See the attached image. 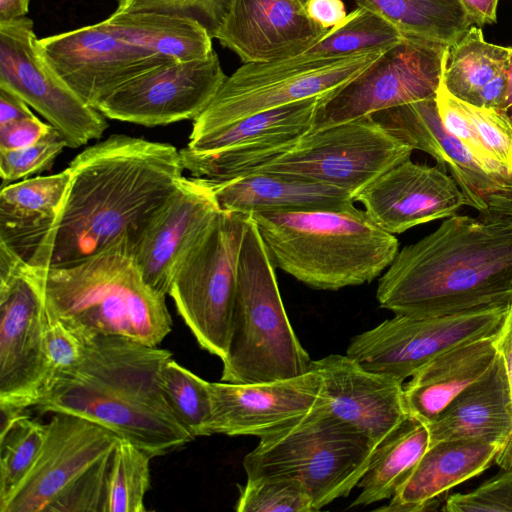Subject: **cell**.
<instances>
[{
    "label": "cell",
    "instance_id": "6da1fadb",
    "mask_svg": "<svg viewBox=\"0 0 512 512\" xmlns=\"http://www.w3.org/2000/svg\"><path fill=\"white\" fill-rule=\"evenodd\" d=\"M62 210L29 264L72 265L122 239L131 245L183 177L171 144L113 134L79 153Z\"/></svg>",
    "mask_w": 512,
    "mask_h": 512
},
{
    "label": "cell",
    "instance_id": "7a4b0ae2",
    "mask_svg": "<svg viewBox=\"0 0 512 512\" xmlns=\"http://www.w3.org/2000/svg\"><path fill=\"white\" fill-rule=\"evenodd\" d=\"M376 298L395 314L439 316L512 303V225L452 215L398 251Z\"/></svg>",
    "mask_w": 512,
    "mask_h": 512
},
{
    "label": "cell",
    "instance_id": "3957f363",
    "mask_svg": "<svg viewBox=\"0 0 512 512\" xmlns=\"http://www.w3.org/2000/svg\"><path fill=\"white\" fill-rule=\"evenodd\" d=\"M172 353L121 336L97 335L82 359L57 374L35 409L69 413L100 424L152 458L173 452L195 438L174 415L160 384Z\"/></svg>",
    "mask_w": 512,
    "mask_h": 512
},
{
    "label": "cell",
    "instance_id": "277c9868",
    "mask_svg": "<svg viewBox=\"0 0 512 512\" xmlns=\"http://www.w3.org/2000/svg\"><path fill=\"white\" fill-rule=\"evenodd\" d=\"M250 216L274 265L313 289L369 283L399 251L398 239L353 203Z\"/></svg>",
    "mask_w": 512,
    "mask_h": 512
},
{
    "label": "cell",
    "instance_id": "5b68a950",
    "mask_svg": "<svg viewBox=\"0 0 512 512\" xmlns=\"http://www.w3.org/2000/svg\"><path fill=\"white\" fill-rule=\"evenodd\" d=\"M125 238L80 262L50 268L47 308L85 341L121 336L158 346L172 330L165 295L142 277Z\"/></svg>",
    "mask_w": 512,
    "mask_h": 512
},
{
    "label": "cell",
    "instance_id": "8992f818",
    "mask_svg": "<svg viewBox=\"0 0 512 512\" xmlns=\"http://www.w3.org/2000/svg\"><path fill=\"white\" fill-rule=\"evenodd\" d=\"M274 268L250 216L239 255L232 332L228 354L222 361V382H269L310 370L312 360L289 322Z\"/></svg>",
    "mask_w": 512,
    "mask_h": 512
},
{
    "label": "cell",
    "instance_id": "52a82bcc",
    "mask_svg": "<svg viewBox=\"0 0 512 512\" xmlns=\"http://www.w3.org/2000/svg\"><path fill=\"white\" fill-rule=\"evenodd\" d=\"M376 447L333 417L322 400L293 424L260 438L243 459L247 478L286 477L301 483L316 511L346 497L364 475Z\"/></svg>",
    "mask_w": 512,
    "mask_h": 512
},
{
    "label": "cell",
    "instance_id": "ba28073f",
    "mask_svg": "<svg viewBox=\"0 0 512 512\" xmlns=\"http://www.w3.org/2000/svg\"><path fill=\"white\" fill-rule=\"evenodd\" d=\"M31 471L0 512H102L121 437L69 413H53Z\"/></svg>",
    "mask_w": 512,
    "mask_h": 512
},
{
    "label": "cell",
    "instance_id": "9c48e42d",
    "mask_svg": "<svg viewBox=\"0 0 512 512\" xmlns=\"http://www.w3.org/2000/svg\"><path fill=\"white\" fill-rule=\"evenodd\" d=\"M388 49H369L348 56L244 63L226 80L206 109L193 120L189 140L245 117L342 87L373 65Z\"/></svg>",
    "mask_w": 512,
    "mask_h": 512
},
{
    "label": "cell",
    "instance_id": "30bf717a",
    "mask_svg": "<svg viewBox=\"0 0 512 512\" xmlns=\"http://www.w3.org/2000/svg\"><path fill=\"white\" fill-rule=\"evenodd\" d=\"M250 215L220 210L180 262L168 294L199 346L228 354L238 261Z\"/></svg>",
    "mask_w": 512,
    "mask_h": 512
},
{
    "label": "cell",
    "instance_id": "8fae6325",
    "mask_svg": "<svg viewBox=\"0 0 512 512\" xmlns=\"http://www.w3.org/2000/svg\"><path fill=\"white\" fill-rule=\"evenodd\" d=\"M47 271L0 242V403L24 411L48 381Z\"/></svg>",
    "mask_w": 512,
    "mask_h": 512
},
{
    "label": "cell",
    "instance_id": "7c38bea8",
    "mask_svg": "<svg viewBox=\"0 0 512 512\" xmlns=\"http://www.w3.org/2000/svg\"><path fill=\"white\" fill-rule=\"evenodd\" d=\"M412 152L410 146L366 116L309 132L286 152L248 172H271L325 183L349 192L355 202L366 186L410 159Z\"/></svg>",
    "mask_w": 512,
    "mask_h": 512
},
{
    "label": "cell",
    "instance_id": "4fadbf2b",
    "mask_svg": "<svg viewBox=\"0 0 512 512\" xmlns=\"http://www.w3.org/2000/svg\"><path fill=\"white\" fill-rule=\"evenodd\" d=\"M509 305L486 306L439 316L395 314L352 338L346 355L363 368L404 383L420 367L462 343L495 336Z\"/></svg>",
    "mask_w": 512,
    "mask_h": 512
},
{
    "label": "cell",
    "instance_id": "5bb4252c",
    "mask_svg": "<svg viewBox=\"0 0 512 512\" xmlns=\"http://www.w3.org/2000/svg\"><path fill=\"white\" fill-rule=\"evenodd\" d=\"M447 47L403 38L359 76L323 96L309 132L436 97Z\"/></svg>",
    "mask_w": 512,
    "mask_h": 512
},
{
    "label": "cell",
    "instance_id": "9a60e30c",
    "mask_svg": "<svg viewBox=\"0 0 512 512\" xmlns=\"http://www.w3.org/2000/svg\"><path fill=\"white\" fill-rule=\"evenodd\" d=\"M0 87L40 113L69 148L100 139L108 127L106 117L85 103L49 63L26 16L0 22Z\"/></svg>",
    "mask_w": 512,
    "mask_h": 512
},
{
    "label": "cell",
    "instance_id": "2e32d148",
    "mask_svg": "<svg viewBox=\"0 0 512 512\" xmlns=\"http://www.w3.org/2000/svg\"><path fill=\"white\" fill-rule=\"evenodd\" d=\"M322 97L266 110L189 140L180 150L184 169L193 177L224 180L278 157L309 133Z\"/></svg>",
    "mask_w": 512,
    "mask_h": 512
},
{
    "label": "cell",
    "instance_id": "e0dca14e",
    "mask_svg": "<svg viewBox=\"0 0 512 512\" xmlns=\"http://www.w3.org/2000/svg\"><path fill=\"white\" fill-rule=\"evenodd\" d=\"M226 78L213 50L205 58L169 62L133 78L96 109L106 118L148 127L195 120Z\"/></svg>",
    "mask_w": 512,
    "mask_h": 512
},
{
    "label": "cell",
    "instance_id": "ac0fdd59",
    "mask_svg": "<svg viewBox=\"0 0 512 512\" xmlns=\"http://www.w3.org/2000/svg\"><path fill=\"white\" fill-rule=\"evenodd\" d=\"M62 79L95 108L114 90L160 65L173 62L127 42L104 22L39 39Z\"/></svg>",
    "mask_w": 512,
    "mask_h": 512
},
{
    "label": "cell",
    "instance_id": "d6986e66",
    "mask_svg": "<svg viewBox=\"0 0 512 512\" xmlns=\"http://www.w3.org/2000/svg\"><path fill=\"white\" fill-rule=\"evenodd\" d=\"M220 210L204 178H181L131 249L142 277L152 289L165 296L168 294L180 262Z\"/></svg>",
    "mask_w": 512,
    "mask_h": 512
},
{
    "label": "cell",
    "instance_id": "ffe728a7",
    "mask_svg": "<svg viewBox=\"0 0 512 512\" xmlns=\"http://www.w3.org/2000/svg\"><path fill=\"white\" fill-rule=\"evenodd\" d=\"M209 390L211 435L262 438L293 424L322 400L321 376L312 368L297 377L269 382H209Z\"/></svg>",
    "mask_w": 512,
    "mask_h": 512
},
{
    "label": "cell",
    "instance_id": "44dd1931",
    "mask_svg": "<svg viewBox=\"0 0 512 512\" xmlns=\"http://www.w3.org/2000/svg\"><path fill=\"white\" fill-rule=\"evenodd\" d=\"M322 380L325 409L375 447L409 417L403 382L363 368L348 355L312 360Z\"/></svg>",
    "mask_w": 512,
    "mask_h": 512
},
{
    "label": "cell",
    "instance_id": "7402d4cb",
    "mask_svg": "<svg viewBox=\"0 0 512 512\" xmlns=\"http://www.w3.org/2000/svg\"><path fill=\"white\" fill-rule=\"evenodd\" d=\"M370 219L390 234L455 215L466 205L452 176L440 165L427 166L408 159L366 186L356 197Z\"/></svg>",
    "mask_w": 512,
    "mask_h": 512
},
{
    "label": "cell",
    "instance_id": "603a6c76",
    "mask_svg": "<svg viewBox=\"0 0 512 512\" xmlns=\"http://www.w3.org/2000/svg\"><path fill=\"white\" fill-rule=\"evenodd\" d=\"M327 30L298 0H232L214 38L244 63H260L299 55Z\"/></svg>",
    "mask_w": 512,
    "mask_h": 512
},
{
    "label": "cell",
    "instance_id": "cb8c5ba5",
    "mask_svg": "<svg viewBox=\"0 0 512 512\" xmlns=\"http://www.w3.org/2000/svg\"><path fill=\"white\" fill-rule=\"evenodd\" d=\"M372 118L390 135L431 155L437 164L449 169L461 189L466 205L480 213L489 199L511 181L486 172L464 144L443 126L436 97L378 111Z\"/></svg>",
    "mask_w": 512,
    "mask_h": 512
},
{
    "label": "cell",
    "instance_id": "d4e9b609",
    "mask_svg": "<svg viewBox=\"0 0 512 512\" xmlns=\"http://www.w3.org/2000/svg\"><path fill=\"white\" fill-rule=\"evenodd\" d=\"M500 446L465 440L441 441L429 446L402 480L389 504L376 510L420 512L439 509L440 496L482 474L494 461Z\"/></svg>",
    "mask_w": 512,
    "mask_h": 512
},
{
    "label": "cell",
    "instance_id": "484cf974",
    "mask_svg": "<svg viewBox=\"0 0 512 512\" xmlns=\"http://www.w3.org/2000/svg\"><path fill=\"white\" fill-rule=\"evenodd\" d=\"M205 180L222 210L245 215L354 203L350 193L338 187L278 173L251 171L224 180Z\"/></svg>",
    "mask_w": 512,
    "mask_h": 512
},
{
    "label": "cell",
    "instance_id": "4316f807",
    "mask_svg": "<svg viewBox=\"0 0 512 512\" xmlns=\"http://www.w3.org/2000/svg\"><path fill=\"white\" fill-rule=\"evenodd\" d=\"M430 445L465 440L502 443L512 434V394L498 353L492 368L427 424Z\"/></svg>",
    "mask_w": 512,
    "mask_h": 512
},
{
    "label": "cell",
    "instance_id": "83f0119b",
    "mask_svg": "<svg viewBox=\"0 0 512 512\" xmlns=\"http://www.w3.org/2000/svg\"><path fill=\"white\" fill-rule=\"evenodd\" d=\"M495 336L474 339L450 348L420 367L403 385L410 417L432 422L461 392L494 365Z\"/></svg>",
    "mask_w": 512,
    "mask_h": 512
},
{
    "label": "cell",
    "instance_id": "f1b7e54d",
    "mask_svg": "<svg viewBox=\"0 0 512 512\" xmlns=\"http://www.w3.org/2000/svg\"><path fill=\"white\" fill-rule=\"evenodd\" d=\"M70 180L67 167L57 174L2 186L0 242L29 263L62 210Z\"/></svg>",
    "mask_w": 512,
    "mask_h": 512
},
{
    "label": "cell",
    "instance_id": "f546056e",
    "mask_svg": "<svg viewBox=\"0 0 512 512\" xmlns=\"http://www.w3.org/2000/svg\"><path fill=\"white\" fill-rule=\"evenodd\" d=\"M509 47L488 43L473 25L447 47L442 83L456 99L500 111L506 91Z\"/></svg>",
    "mask_w": 512,
    "mask_h": 512
},
{
    "label": "cell",
    "instance_id": "4dcf8cb0",
    "mask_svg": "<svg viewBox=\"0 0 512 512\" xmlns=\"http://www.w3.org/2000/svg\"><path fill=\"white\" fill-rule=\"evenodd\" d=\"M104 24L127 42L173 61L207 57L212 37L198 22L154 12L112 13Z\"/></svg>",
    "mask_w": 512,
    "mask_h": 512
},
{
    "label": "cell",
    "instance_id": "1f68e13d",
    "mask_svg": "<svg viewBox=\"0 0 512 512\" xmlns=\"http://www.w3.org/2000/svg\"><path fill=\"white\" fill-rule=\"evenodd\" d=\"M403 38L450 46L474 25L461 0H354Z\"/></svg>",
    "mask_w": 512,
    "mask_h": 512
},
{
    "label": "cell",
    "instance_id": "d6a6232c",
    "mask_svg": "<svg viewBox=\"0 0 512 512\" xmlns=\"http://www.w3.org/2000/svg\"><path fill=\"white\" fill-rule=\"evenodd\" d=\"M429 445L427 425L409 416L374 449L368 468L357 485L361 491L351 507L391 499Z\"/></svg>",
    "mask_w": 512,
    "mask_h": 512
},
{
    "label": "cell",
    "instance_id": "836d02e7",
    "mask_svg": "<svg viewBox=\"0 0 512 512\" xmlns=\"http://www.w3.org/2000/svg\"><path fill=\"white\" fill-rule=\"evenodd\" d=\"M403 37L375 13L357 7L343 23L332 27L314 44L299 54L303 59L348 56L369 49H389Z\"/></svg>",
    "mask_w": 512,
    "mask_h": 512
},
{
    "label": "cell",
    "instance_id": "e575fe53",
    "mask_svg": "<svg viewBox=\"0 0 512 512\" xmlns=\"http://www.w3.org/2000/svg\"><path fill=\"white\" fill-rule=\"evenodd\" d=\"M160 384L180 424L194 438L211 435L209 382L170 358L161 368Z\"/></svg>",
    "mask_w": 512,
    "mask_h": 512
},
{
    "label": "cell",
    "instance_id": "d590c367",
    "mask_svg": "<svg viewBox=\"0 0 512 512\" xmlns=\"http://www.w3.org/2000/svg\"><path fill=\"white\" fill-rule=\"evenodd\" d=\"M152 457L128 440L120 439L106 481L102 512H143L150 487Z\"/></svg>",
    "mask_w": 512,
    "mask_h": 512
},
{
    "label": "cell",
    "instance_id": "8d00e7d4",
    "mask_svg": "<svg viewBox=\"0 0 512 512\" xmlns=\"http://www.w3.org/2000/svg\"><path fill=\"white\" fill-rule=\"evenodd\" d=\"M46 426L24 413L0 432V506L31 471L44 443Z\"/></svg>",
    "mask_w": 512,
    "mask_h": 512
},
{
    "label": "cell",
    "instance_id": "74e56055",
    "mask_svg": "<svg viewBox=\"0 0 512 512\" xmlns=\"http://www.w3.org/2000/svg\"><path fill=\"white\" fill-rule=\"evenodd\" d=\"M238 512H312L313 499L296 480L278 476L247 478L239 486Z\"/></svg>",
    "mask_w": 512,
    "mask_h": 512
},
{
    "label": "cell",
    "instance_id": "f35d334b",
    "mask_svg": "<svg viewBox=\"0 0 512 512\" xmlns=\"http://www.w3.org/2000/svg\"><path fill=\"white\" fill-rule=\"evenodd\" d=\"M436 101L444 128L464 144L486 172L505 181L511 180L512 172L487 152L475 126L461 108L459 100L447 91L442 80Z\"/></svg>",
    "mask_w": 512,
    "mask_h": 512
},
{
    "label": "cell",
    "instance_id": "ab89813d",
    "mask_svg": "<svg viewBox=\"0 0 512 512\" xmlns=\"http://www.w3.org/2000/svg\"><path fill=\"white\" fill-rule=\"evenodd\" d=\"M232 0H118L115 12H154L192 19L214 38Z\"/></svg>",
    "mask_w": 512,
    "mask_h": 512
},
{
    "label": "cell",
    "instance_id": "60d3db41",
    "mask_svg": "<svg viewBox=\"0 0 512 512\" xmlns=\"http://www.w3.org/2000/svg\"><path fill=\"white\" fill-rule=\"evenodd\" d=\"M65 147L66 141L53 127L45 137L33 145L14 150H0L2 186L49 169Z\"/></svg>",
    "mask_w": 512,
    "mask_h": 512
},
{
    "label": "cell",
    "instance_id": "b9f144b4",
    "mask_svg": "<svg viewBox=\"0 0 512 512\" xmlns=\"http://www.w3.org/2000/svg\"><path fill=\"white\" fill-rule=\"evenodd\" d=\"M446 512H512V469L501 471L468 493L446 498Z\"/></svg>",
    "mask_w": 512,
    "mask_h": 512
},
{
    "label": "cell",
    "instance_id": "7bdbcfd3",
    "mask_svg": "<svg viewBox=\"0 0 512 512\" xmlns=\"http://www.w3.org/2000/svg\"><path fill=\"white\" fill-rule=\"evenodd\" d=\"M44 338L48 364L47 386L57 374L75 366L82 359L87 341L48 308Z\"/></svg>",
    "mask_w": 512,
    "mask_h": 512
},
{
    "label": "cell",
    "instance_id": "ee69618b",
    "mask_svg": "<svg viewBox=\"0 0 512 512\" xmlns=\"http://www.w3.org/2000/svg\"><path fill=\"white\" fill-rule=\"evenodd\" d=\"M491 157L512 172V126L497 111L459 100Z\"/></svg>",
    "mask_w": 512,
    "mask_h": 512
},
{
    "label": "cell",
    "instance_id": "f6af8a7d",
    "mask_svg": "<svg viewBox=\"0 0 512 512\" xmlns=\"http://www.w3.org/2000/svg\"><path fill=\"white\" fill-rule=\"evenodd\" d=\"M53 126L35 115L0 125V150H14L35 144L45 137Z\"/></svg>",
    "mask_w": 512,
    "mask_h": 512
},
{
    "label": "cell",
    "instance_id": "bcb514c9",
    "mask_svg": "<svg viewBox=\"0 0 512 512\" xmlns=\"http://www.w3.org/2000/svg\"><path fill=\"white\" fill-rule=\"evenodd\" d=\"M305 9L308 16L325 29L340 25L347 17L342 0H309Z\"/></svg>",
    "mask_w": 512,
    "mask_h": 512
},
{
    "label": "cell",
    "instance_id": "7dc6e473",
    "mask_svg": "<svg viewBox=\"0 0 512 512\" xmlns=\"http://www.w3.org/2000/svg\"><path fill=\"white\" fill-rule=\"evenodd\" d=\"M479 216L512 225V181L489 199Z\"/></svg>",
    "mask_w": 512,
    "mask_h": 512
},
{
    "label": "cell",
    "instance_id": "c3c4849f",
    "mask_svg": "<svg viewBox=\"0 0 512 512\" xmlns=\"http://www.w3.org/2000/svg\"><path fill=\"white\" fill-rule=\"evenodd\" d=\"M28 106L19 96L0 87V125L33 116Z\"/></svg>",
    "mask_w": 512,
    "mask_h": 512
},
{
    "label": "cell",
    "instance_id": "681fc988",
    "mask_svg": "<svg viewBox=\"0 0 512 512\" xmlns=\"http://www.w3.org/2000/svg\"><path fill=\"white\" fill-rule=\"evenodd\" d=\"M495 346L503 360L512 394V303L509 305L501 329L496 335Z\"/></svg>",
    "mask_w": 512,
    "mask_h": 512
},
{
    "label": "cell",
    "instance_id": "f907efd6",
    "mask_svg": "<svg viewBox=\"0 0 512 512\" xmlns=\"http://www.w3.org/2000/svg\"><path fill=\"white\" fill-rule=\"evenodd\" d=\"M474 25L482 27L497 22L499 0H461Z\"/></svg>",
    "mask_w": 512,
    "mask_h": 512
},
{
    "label": "cell",
    "instance_id": "816d5d0a",
    "mask_svg": "<svg viewBox=\"0 0 512 512\" xmlns=\"http://www.w3.org/2000/svg\"><path fill=\"white\" fill-rule=\"evenodd\" d=\"M30 0H0V22H8L25 17Z\"/></svg>",
    "mask_w": 512,
    "mask_h": 512
},
{
    "label": "cell",
    "instance_id": "f5cc1de1",
    "mask_svg": "<svg viewBox=\"0 0 512 512\" xmlns=\"http://www.w3.org/2000/svg\"><path fill=\"white\" fill-rule=\"evenodd\" d=\"M512 126V47H509L505 97L498 112Z\"/></svg>",
    "mask_w": 512,
    "mask_h": 512
},
{
    "label": "cell",
    "instance_id": "db71d44e",
    "mask_svg": "<svg viewBox=\"0 0 512 512\" xmlns=\"http://www.w3.org/2000/svg\"><path fill=\"white\" fill-rule=\"evenodd\" d=\"M494 461L501 469H512V434L502 443Z\"/></svg>",
    "mask_w": 512,
    "mask_h": 512
},
{
    "label": "cell",
    "instance_id": "11a10c76",
    "mask_svg": "<svg viewBox=\"0 0 512 512\" xmlns=\"http://www.w3.org/2000/svg\"><path fill=\"white\" fill-rule=\"evenodd\" d=\"M304 7H306L309 0H298Z\"/></svg>",
    "mask_w": 512,
    "mask_h": 512
}]
</instances>
